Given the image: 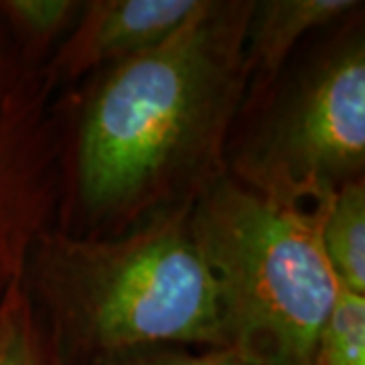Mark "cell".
<instances>
[{
    "mask_svg": "<svg viewBox=\"0 0 365 365\" xmlns=\"http://www.w3.org/2000/svg\"><path fill=\"white\" fill-rule=\"evenodd\" d=\"M203 0H90L41 73L49 88L153 49L201 9Z\"/></svg>",
    "mask_w": 365,
    "mask_h": 365,
    "instance_id": "6",
    "label": "cell"
},
{
    "mask_svg": "<svg viewBox=\"0 0 365 365\" xmlns=\"http://www.w3.org/2000/svg\"><path fill=\"white\" fill-rule=\"evenodd\" d=\"M321 244L339 284L365 294V182H347L329 199L321 220Z\"/></svg>",
    "mask_w": 365,
    "mask_h": 365,
    "instance_id": "8",
    "label": "cell"
},
{
    "mask_svg": "<svg viewBox=\"0 0 365 365\" xmlns=\"http://www.w3.org/2000/svg\"><path fill=\"white\" fill-rule=\"evenodd\" d=\"M252 6L254 0H203L163 43L91 81L61 173L69 222L59 230L126 234L227 173V138L248 91Z\"/></svg>",
    "mask_w": 365,
    "mask_h": 365,
    "instance_id": "1",
    "label": "cell"
},
{
    "mask_svg": "<svg viewBox=\"0 0 365 365\" xmlns=\"http://www.w3.org/2000/svg\"><path fill=\"white\" fill-rule=\"evenodd\" d=\"M102 365H260L232 347H203L189 351L179 345H158L122 353Z\"/></svg>",
    "mask_w": 365,
    "mask_h": 365,
    "instance_id": "12",
    "label": "cell"
},
{
    "mask_svg": "<svg viewBox=\"0 0 365 365\" xmlns=\"http://www.w3.org/2000/svg\"><path fill=\"white\" fill-rule=\"evenodd\" d=\"M79 0H0V19L26 63L43 69L55 41L66 39L81 13Z\"/></svg>",
    "mask_w": 365,
    "mask_h": 365,
    "instance_id": "9",
    "label": "cell"
},
{
    "mask_svg": "<svg viewBox=\"0 0 365 365\" xmlns=\"http://www.w3.org/2000/svg\"><path fill=\"white\" fill-rule=\"evenodd\" d=\"M191 205L112 237L59 227L41 235L23 288L47 317L59 359L71 353L102 365L158 345L227 347L215 287L191 230Z\"/></svg>",
    "mask_w": 365,
    "mask_h": 365,
    "instance_id": "2",
    "label": "cell"
},
{
    "mask_svg": "<svg viewBox=\"0 0 365 365\" xmlns=\"http://www.w3.org/2000/svg\"><path fill=\"white\" fill-rule=\"evenodd\" d=\"M49 93L0 19V302L23 282L31 252L61 207V146Z\"/></svg>",
    "mask_w": 365,
    "mask_h": 365,
    "instance_id": "5",
    "label": "cell"
},
{
    "mask_svg": "<svg viewBox=\"0 0 365 365\" xmlns=\"http://www.w3.org/2000/svg\"><path fill=\"white\" fill-rule=\"evenodd\" d=\"M227 165L235 181L294 207L321 209L365 169V43L351 26L260 106ZM258 108V110H260Z\"/></svg>",
    "mask_w": 365,
    "mask_h": 365,
    "instance_id": "4",
    "label": "cell"
},
{
    "mask_svg": "<svg viewBox=\"0 0 365 365\" xmlns=\"http://www.w3.org/2000/svg\"><path fill=\"white\" fill-rule=\"evenodd\" d=\"M325 207L278 203L230 173L193 199L191 230L215 287L225 345L256 364L313 365L341 290L321 244Z\"/></svg>",
    "mask_w": 365,
    "mask_h": 365,
    "instance_id": "3",
    "label": "cell"
},
{
    "mask_svg": "<svg viewBox=\"0 0 365 365\" xmlns=\"http://www.w3.org/2000/svg\"><path fill=\"white\" fill-rule=\"evenodd\" d=\"M0 365H61L23 282L0 302Z\"/></svg>",
    "mask_w": 365,
    "mask_h": 365,
    "instance_id": "10",
    "label": "cell"
},
{
    "mask_svg": "<svg viewBox=\"0 0 365 365\" xmlns=\"http://www.w3.org/2000/svg\"><path fill=\"white\" fill-rule=\"evenodd\" d=\"M355 0H260L254 2L246 33V110H258L276 90V79L299 41L355 14Z\"/></svg>",
    "mask_w": 365,
    "mask_h": 365,
    "instance_id": "7",
    "label": "cell"
},
{
    "mask_svg": "<svg viewBox=\"0 0 365 365\" xmlns=\"http://www.w3.org/2000/svg\"><path fill=\"white\" fill-rule=\"evenodd\" d=\"M313 365H365V294L341 287L319 333Z\"/></svg>",
    "mask_w": 365,
    "mask_h": 365,
    "instance_id": "11",
    "label": "cell"
}]
</instances>
